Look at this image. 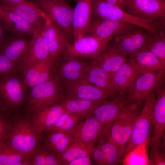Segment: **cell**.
<instances>
[{"label": "cell", "instance_id": "obj_22", "mask_svg": "<svg viewBox=\"0 0 165 165\" xmlns=\"http://www.w3.org/2000/svg\"><path fill=\"white\" fill-rule=\"evenodd\" d=\"M29 116L36 127L42 133L52 126L66 111L61 103L30 110Z\"/></svg>", "mask_w": 165, "mask_h": 165}, {"label": "cell", "instance_id": "obj_31", "mask_svg": "<svg viewBox=\"0 0 165 165\" xmlns=\"http://www.w3.org/2000/svg\"><path fill=\"white\" fill-rule=\"evenodd\" d=\"M94 147V145H86L74 141L59 159L60 165H68L75 159L91 156Z\"/></svg>", "mask_w": 165, "mask_h": 165}, {"label": "cell", "instance_id": "obj_3", "mask_svg": "<svg viewBox=\"0 0 165 165\" xmlns=\"http://www.w3.org/2000/svg\"><path fill=\"white\" fill-rule=\"evenodd\" d=\"M95 17L111 19L139 26L151 32L155 37L159 35L161 30L158 20H146L135 17L104 0H95L91 18Z\"/></svg>", "mask_w": 165, "mask_h": 165}, {"label": "cell", "instance_id": "obj_37", "mask_svg": "<svg viewBox=\"0 0 165 165\" xmlns=\"http://www.w3.org/2000/svg\"><path fill=\"white\" fill-rule=\"evenodd\" d=\"M149 43L148 50L153 54L165 66V37L163 30Z\"/></svg>", "mask_w": 165, "mask_h": 165}, {"label": "cell", "instance_id": "obj_35", "mask_svg": "<svg viewBox=\"0 0 165 165\" xmlns=\"http://www.w3.org/2000/svg\"><path fill=\"white\" fill-rule=\"evenodd\" d=\"M30 156L7 148L2 144L0 146V162L2 165H17L19 163L29 165Z\"/></svg>", "mask_w": 165, "mask_h": 165}, {"label": "cell", "instance_id": "obj_41", "mask_svg": "<svg viewBox=\"0 0 165 165\" xmlns=\"http://www.w3.org/2000/svg\"><path fill=\"white\" fill-rule=\"evenodd\" d=\"M149 164L165 165L164 150L161 149L151 150Z\"/></svg>", "mask_w": 165, "mask_h": 165}, {"label": "cell", "instance_id": "obj_17", "mask_svg": "<svg viewBox=\"0 0 165 165\" xmlns=\"http://www.w3.org/2000/svg\"><path fill=\"white\" fill-rule=\"evenodd\" d=\"M104 127L91 116L81 121L65 133L72 136L74 141L86 145H95L99 140Z\"/></svg>", "mask_w": 165, "mask_h": 165}, {"label": "cell", "instance_id": "obj_10", "mask_svg": "<svg viewBox=\"0 0 165 165\" xmlns=\"http://www.w3.org/2000/svg\"><path fill=\"white\" fill-rule=\"evenodd\" d=\"M112 39L85 36L73 42L63 55L94 61L101 55Z\"/></svg>", "mask_w": 165, "mask_h": 165}, {"label": "cell", "instance_id": "obj_6", "mask_svg": "<svg viewBox=\"0 0 165 165\" xmlns=\"http://www.w3.org/2000/svg\"><path fill=\"white\" fill-rule=\"evenodd\" d=\"M17 73L0 79V104L9 112L22 105L28 87L23 77Z\"/></svg>", "mask_w": 165, "mask_h": 165}, {"label": "cell", "instance_id": "obj_21", "mask_svg": "<svg viewBox=\"0 0 165 165\" xmlns=\"http://www.w3.org/2000/svg\"><path fill=\"white\" fill-rule=\"evenodd\" d=\"M15 35L11 37L6 36L0 48V52L20 66L23 70L30 40H28L22 36Z\"/></svg>", "mask_w": 165, "mask_h": 165}, {"label": "cell", "instance_id": "obj_12", "mask_svg": "<svg viewBox=\"0 0 165 165\" xmlns=\"http://www.w3.org/2000/svg\"><path fill=\"white\" fill-rule=\"evenodd\" d=\"M61 82L64 97L94 101L106 100L109 97L101 88L85 79Z\"/></svg>", "mask_w": 165, "mask_h": 165}, {"label": "cell", "instance_id": "obj_13", "mask_svg": "<svg viewBox=\"0 0 165 165\" xmlns=\"http://www.w3.org/2000/svg\"><path fill=\"white\" fill-rule=\"evenodd\" d=\"M42 33L50 57L57 61L71 45L70 39L53 20L46 21Z\"/></svg>", "mask_w": 165, "mask_h": 165}, {"label": "cell", "instance_id": "obj_14", "mask_svg": "<svg viewBox=\"0 0 165 165\" xmlns=\"http://www.w3.org/2000/svg\"><path fill=\"white\" fill-rule=\"evenodd\" d=\"M135 17L157 20L165 17V2L161 0H128L123 9Z\"/></svg>", "mask_w": 165, "mask_h": 165}, {"label": "cell", "instance_id": "obj_34", "mask_svg": "<svg viewBox=\"0 0 165 165\" xmlns=\"http://www.w3.org/2000/svg\"><path fill=\"white\" fill-rule=\"evenodd\" d=\"M81 121L76 115L66 110L54 124L45 132H60L65 133Z\"/></svg>", "mask_w": 165, "mask_h": 165}, {"label": "cell", "instance_id": "obj_42", "mask_svg": "<svg viewBox=\"0 0 165 165\" xmlns=\"http://www.w3.org/2000/svg\"><path fill=\"white\" fill-rule=\"evenodd\" d=\"M96 164L99 165H107L105 154L101 149L100 145H98L94 147L91 155Z\"/></svg>", "mask_w": 165, "mask_h": 165}, {"label": "cell", "instance_id": "obj_25", "mask_svg": "<svg viewBox=\"0 0 165 165\" xmlns=\"http://www.w3.org/2000/svg\"><path fill=\"white\" fill-rule=\"evenodd\" d=\"M0 20L6 31L15 35H33L37 31L17 13L0 6Z\"/></svg>", "mask_w": 165, "mask_h": 165}, {"label": "cell", "instance_id": "obj_46", "mask_svg": "<svg viewBox=\"0 0 165 165\" xmlns=\"http://www.w3.org/2000/svg\"><path fill=\"white\" fill-rule=\"evenodd\" d=\"M110 4L119 7L122 9L125 7L128 0H104Z\"/></svg>", "mask_w": 165, "mask_h": 165}, {"label": "cell", "instance_id": "obj_49", "mask_svg": "<svg viewBox=\"0 0 165 165\" xmlns=\"http://www.w3.org/2000/svg\"><path fill=\"white\" fill-rule=\"evenodd\" d=\"M161 0L163 1L164 2H165V0Z\"/></svg>", "mask_w": 165, "mask_h": 165}, {"label": "cell", "instance_id": "obj_36", "mask_svg": "<svg viewBox=\"0 0 165 165\" xmlns=\"http://www.w3.org/2000/svg\"><path fill=\"white\" fill-rule=\"evenodd\" d=\"M148 143V142H145L128 153L122 160L123 164H149L146 149Z\"/></svg>", "mask_w": 165, "mask_h": 165}, {"label": "cell", "instance_id": "obj_5", "mask_svg": "<svg viewBox=\"0 0 165 165\" xmlns=\"http://www.w3.org/2000/svg\"><path fill=\"white\" fill-rule=\"evenodd\" d=\"M30 88L28 97L29 110L60 103L64 97L62 83L57 75Z\"/></svg>", "mask_w": 165, "mask_h": 165}, {"label": "cell", "instance_id": "obj_38", "mask_svg": "<svg viewBox=\"0 0 165 165\" xmlns=\"http://www.w3.org/2000/svg\"><path fill=\"white\" fill-rule=\"evenodd\" d=\"M22 71L21 68L0 52V79Z\"/></svg>", "mask_w": 165, "mask_h": 165}, {"label": "cell", "instance_id": "obj_4", "mask_svg": "<svg viewBox=\"0 0 165 165\" xmlns=\"http://www.w3.org/2000/svg\"><path fill=\"white\" fill-rule=\"evenodd\" d=\"M156 92L144 101L127 143L123 158L135 148L149 141L152 127V112L156 97Z\"/></svg>", "mask_w": 165, "mask_h": 165}, {"label": "cell", "instance_id": "obj_8", "mask_svg": "<svg viewBox=\"0 0 165 165\" xmlns=\"http://www.w3.org/2000/svg\"><path fill=\"white\" fill-rule=\"evenodd\" d=\"M48 14L68 36L73 39V10L65 0H31Z\"/></svg>", "mask_w": 165, "mask_h": 165}, {"label": "cell", "instance_id": "obj_7", "mask_svg": "<svg viewBox=\"0 0 165 165\" xmlns=\"http://www.w3.org/2000/svg\"><path fill=\"white\" fill-rule=\"evenodd\" d=\"M153 34L145 28L134 25L114 35L112 39L120 46L128 57L141 50H149L148 45Z\"/></svg>", "mask_w": 165, "mask_h": 165}, {"label": "cell", "instance_id": "obj_19", "mask_svg": "<svg viewBox=\"0 0 165 165\" xmlns=\"http://www.w3.org/2000/svg\"><path fill=\"white\" fill-rule=\"evenodd\" d=\"M3 7L17 13L37 31L42 30L46 21L53 20L48 14L40 9L32 0Z\"/></svg>", "mask_w": 165, "mask_h": 165}, {"label": "cell", "instance_id": "obj_23", "mask_svg": "<svg viewBox=\"0 0 165 165\" xmlns=\"http://www.w3.org/2000/svg\"><path fill=\"white\" fill-rule=\"evenodd\" d=\"M56 62L50 57L33 64L23 70L22 77L28 87L31 88L53 77Z\"/></svg>", "mask_w": 165, "mask_h": 165}, {"label": "cell", "instance_id": "obj_1", "mask_svg": "<svg viewBox=\"0 0 165 165\" xmlns=\"http://www.w3.org/2000/svg\"><path fill=\"white\" fill-rule=\"evenodd\" d=\"M42 135L29 116H11L9 115L6 133L2 144L30 156L41 144Z\"/></svg>", "mask_w": 165, "mask_h": 165}, {"label": "cell", "instance_id": "obj_40", "mask_svg": "<svg viewBox=\"0 0 165 165\" xmlns=\"http://www.w3.org/2000/svg\"><path fill=\"white\" fill-rule=\"evenodd\" d=\"M74 141V138L71 135L67 134L53 148L50 152L54 153L59 159Z\"/></svg>", "mask_w": 165, "mask_h": 165}, {"label": "cell", "instance_id": "obj_32", "mask_svg": "<svg viewBox=\"0 0 165 165\" xmlns=\"http://www.w3.org/2000/svg\"><path fill=\"white\" fill-rule=\"evenodd\" d=\"M99 144L105 154L107 165L117 164L120 162L123 154L119 147L110 140L103 131L99 139Z\"/></svg>", "mask_w": 165, "mask_h": 165}, {"label": "cell", "instance_id": "obj_29", "mask_svg": "<svg viewBox=\"0 0 165 165\" xmlns=\"http://www.w3.org/2000/svg\"><path fill=\"white\" fill-rule=\"evenodd\" d=\"M131 62L142 73L165 71V66L149 50H141L134 53L128 57Z\"/></svg>", "mask_w": 165, "mask_h": 165}, {"label": "cell", "instance_id": "obj_24", "mask_svg": "<svg viewBox=\"0 0 165 165\" xmlns=\"http://www.w3.org/2000/svg\"><path fill=\"white\" fill-rule=\"evenodd\" d=\"M65 58L57 75L61 82L85 79L91 63L88 60L63 55Z\"/></svg>", "mask_w": 165, "mask_h": 165}, {"label": "cell", "instance_id": "obj_9", "mask_svg": "<svg viewBox=\"0 0 165 165\" xmlns=\"http://www.w3.org/2000/svg\"><path fill=\"white\" fill-rule=\"evenodd\" d=\"M165 71L142 74L136 80L127 95L128 104L144 101L150 95L164 85Z\"/></svg>", "mask_w": 165, "mask_h": 165}, {"label": "cell", "instance_id": "obj_16", "mask_svg": "<svg viewBox=\"0 0 165 165\" xmlns=\"http://www.w3.org/2000/svg\"><path fill=\"white\" fill-rule=\"evenodd\" d=\"M129 60V57L120 46L112 39L108 43L101 55L92 61L104 70L114 75Z\"/></svg>", "mask_w": 165, "mask_h": 165}, {"label": "cell", "instance_id": "obj_28", "mask_svg": "<svg viewBox=\"0 0 165 165\" xmlns=\"http://www.w3.org/2000/svg\"><path fill=\"white\" fill-rule=\"evenodd\" d=\"M142 74L129 60L113 75L114 81L126 97L134 83Z\"/></svg>", "mask_w": 165, "mask_h": 165}, {"label": "cell", "instance_id": "obj_50", "mask_svg": "<svg viewBox=\"0 0 165 165\" xmlns=\"http://www.w3.org/2000/svg\"><path fill=\"white\" fill-rule=\"evenodd\" d=\"M0 165H2V164L0 162Z\"/></svg>", "mask_w": 165, "mask_h": 165}, {"label": "cell", "instance_id": "obj_27", "mask_svg": "<svg viewBox=\"0 0 165 165\" xmlns=\"http://www.w3.org/2000/svg\"><path fill=\"white\" fill-rule=\"evenodd\" d=\"M50 57L49 50L42 30L37 31L32 35L30 40L22 71L33 64L43 61Z\"/></svg>", "mask_w": 165, "mask_h": 165}, {"label": "cell", "instance_id": "obj_30", "mask_svg": "<svg viewBox=\"0 0 165 165\" xmlns=\"http://www.w3.org/2000/svg\"><path fill=\"white\" fill-rule=\"evenodd\" d=\"M104 101L64 97L61 103L66 110L76 115L82 121L92 116L95 108Z\"/></svg>", "mask_w": 165, "mask_h": 165}, {"label": "cell", "instance_id": "obj_33", "mask_svg": "<svg viewBox=\"0 0 165 165\" xmlns=\"http://www.w3.org/2000/svg\"><path fill=\"white\" fill-rule=\"evenodd\" d=\"M29 165H60L56 155L40 144L30 155Z\"/></svg>", "mask_w": 165, "mask_h": 165}, {"label": "cell", "instance_id": "obj_48", "mask_svg": "<svg viewBox=\"0 0 165 165\" xmlns=\"http://www.w3.org/2000/svg\"><path fill=\"white\" fill-rule=\"evenodd\" d=\"M8 114L9 112H7L0 104V117L6 115Z\"/></svg>", "mask_w": 165, "mask_h": 165}, {"label": "cell", "instance_id": "obj_47", "mask_svg": "<svg viewBox=\"0 0 165 165\" xmlns=\"http://www.w3.org/2000/svg\"><path fill=\"white\" fill-rule=\"evenodd\" d=\"M6 32L4 26L0 20V48L5 39L6 36L5 35Z\"/></svg>", "mask_w": 165, "mask_h": 165}, {"label": "cell", "instance_id": "obj_26", "mask_svg": "<svg viewBox=\"0 0 165 165\" xmlns=\"http://www.w3.org/2000/svg\"><path fill=\"white\" fill-rule=\"evenodd\" d=\"M127 104L126 100H106L95 108L92 116L105 127L113 122Z\"/></svg>", "mask_w": 165, "mask_h": 165}, {"label": "cell", "instance_id": "obj_20", "mask_svg": "<svg viewBox=\"0 0 165 165\" xmlns=\"http://www.w3.org/2000/svg\"><path fill=\"white\" fill-rule=\"evenodd\" d=\"M95 0H76L73 10V42L85 36L91 19Z\"/></svg>", "mask_w": 165, "mask_h": 165}, {"label": "cell", "instance_id": "obj_44", "mask_svg": "<svg viewBox=\"0 0 165 165\" xmlns=\"http://www.w3.org/2000/svg\"><path fill=\"white\" fill-rule=\"evenodd\" d=\"M91 156L82 157L75 159L70 163L68 165H91L92 163L90 159Z\"/></svg>", "mask_w": 165, "mask_h": 165}, {"label": "cell", "instance_id": "obj_43", "mask_svg": "<svg viewBox=\"0 0 165 165\" xmlns=\"http://www.w3.org/2000/svg\"><path fill=\"white\" fill-rule=\"evenodd\" d=\"M9 114L0 117V146L3 143L6 133Z\"/></svg>", "mask_w": 165, "mask_h": 165}, {"label": "cell", "instance_id": "obj_45", "mask_svg": "<svg viewBox=\"0 0 165 165\" xmlns=\"http://www.w3.org/2000/svg\"><path fill=\"white\" fill-rule=\"evenodd\" d=\"M31 0H0V6L4 7L21 3L29 2Z\"/></svg>", "mask_w": 165, "mask_h": 165}, {"label": "cell", "instance_id": "obj_11", "mask_svg": "<svg viewBox=\"0 0 165 165\" xmlns=\"http://www.w3.org/2000/svg\"><path fill=\"white\" fill-rule=\"evenodd\" d=\"M152 112L153 132L151 139V150L165 149V88L164 85L156 92Z\"/></svg>", "mask_w": 165, "mask_h": 165}, {"label": "cell", "instance_id": "obj_39", "mask_svg": "<svg viewBox=\"0 0 165 165\" xmlns=\"http://www.w3.org/2000/svg\"><path fill=\"white\" fill-rule=\"evenodd\" d=\"M67 134L62 132H44L42 133L41 144L51 151Z\"/></svg>", "mask_w": 165, "mask_h": 165}, {"label": "cell", "instance_id": "obj_2", "mask_svg": "<svg viewBox=\"0 0 165 165\" xmlns=\"http://www.w3.org/2000/svg\"><path fill=\"white\" fill-rule=\"evenodd\" d=\"M144 102L128 104L120 114L105 127V132L108 139L119 147L123 156L125 145Z\"/></svg>", "mask_w": 165, "mask_h": 165}, {"label": "cell", "instance_id": "obj_15", "mask_svg": "<svg viewBox=\"0 0 165 165\" xmlns=\"http://www.w3.org/2000/svg\"><path fill=\"white\" fill-rule=\"evenodd\" d=\"M85 79L101 88L112 100H126V97L115 83L113 75L92 61Z\"/></svg>", "mask_w": 165, "mask_h": 165}, {"label": "cell", "instance_id": "obj_18", "mask_svg": "<svg viewBox=\"0 0 165 165\" xmlns=\"http://www.w3.org/2000/svg\"><path fill=\"white\" fill-rule=\"evenodd\" d=\"M133 25L111 19L91 18L86 36L101 38H112L114 35Z\"/></svg>", "mask_w": 165, "mask_h": 165}]
</instances>
